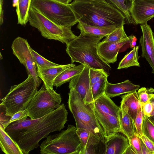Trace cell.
I'll use <instances>...</instances> for the list:
<instances>
[{
	"instance_id": "10",
	"label": "cell",
	"mask_w": 154,
	"mask_h": 154,
	"mask_svg": "<svg viewBox=\"0 0 154 154\" xmlns=\"http://www.w3.org/2000/svg\"><path fill=\"white\" fill-rule=\"evenodd\" d=\"M62 98L53 89L47 88L43 84L28 103L26 109L32 119L41 118L59 108Z\"/></svg>"
},
{
	"instance_id": "35",
	"label": "cell",
	"mask_w": 154,
	"mask_h": 154,
	"mask_svg": "<svg viewBox=\"0 0 154 154\" xmlns=\"http://www.w3.org/2000/svg\"><path fill=\"white\" fill-rule=\"evenodd\" d=\"M29 113L27 109L23 110L20 111L15 113L11 117L8 123V125L10 123L14 122L26 120L27 117H29Z\"/></svg>"
},
{
	"instance_id": "33",
	"label": "cell",
	"mask_w": 154,
	"mask_h": 154,
	"mask_svg": "<svg viewBox=\"0 0 154 154\" xmlns=\"http://www.w3.org/2000/svg\"><path fill=\"white\" fill-rule=\"evenodd\" d=\"M154 92V89L145 87H142L139 89L137 91L138 96L141 103H145L153 97Z\"/></svg>"
},
{
	"instance_id": "32",
	"label": "cell",
	"mask_w": 154,
	"mask_h": 154,
	"mask_svg": "<svg viewBox=\"0 0 154 154\" xmlns=\"http://www.w3.org/2000/svg\"><path fill=\"white\" fill-rule=\"evenodd\" d=\"M89 75L91 86L101 79L108 77L109 74L102 69L90 68Z\"/></svg>"
},
{
	"instance_id": "46",
	"label": "cell",
	"mask_w": 154,
	"mask_h": 154,
	"mask_svg": "<svg viewBox=\"0 0 154 154\" xmlns=\"http://www.w3.org/2000/svg\"><path fill=\"white\" fill-rule=\"evenodd\" d=\"M148 118L154 125V116L148 117Z\"/></svg>"
},
{
	"instance_id": "1",
	"label": "cell",
	"mask_w": 154,
	"mask_h": 154,
	"mask_svg": "<svg viewBox=\"0 0 154 154\" xmlns=\"http://www.w3.org/2000/svg\"><path fill=\"white\" fill-rule=\"evenodd\" d=\"M68 112L64 103L54 111L37 119L16 121L4 129L16 142L23 154L37 148L39 141L49 134L60 131L67 121Z\"/></svg>"
},
{
	"instance_id": "9",
	"label": "cell",
	"mask_w": 154,
	"mask_h": 154,
	"mask_svg": "<svg viewBox=\"0 0 154 154\" xmlns=\"http://www.w3.org/2000/svg\"><path fill=\"white\" fill-rule=\"evenodd\" d=\"M28 21L31 26L38 29L42 36L49 39L58 41L66 44L77 36L72 31L71 27L57 24L31 7Z\"/></svg>"
},
{
	"instance_id": "30",
	"label": "cell",
	"mask_w": 154,
	"mask_h": 154,
	"mask_svg": "<svg viewBox=\"0 0 154 154\" xmlns=\"http://www.w3.org/2000/svg\"><path fill=\"white\" fill-rule=\"evenodd\" d=\"M142 132L154 144V125L146 116L144 115Z\"/></svg>"
},
{
	"instance_id": "21",
	"label": "cell",
	"mask_w": 154,
	"mask_h": 154,
	"mask_svg": "<svg viewBox=\"0 0 154 154\" xmlns=\"http://www.w3.org/2000/svg\"><path fill=\"white\" fill-rule=\"evenodd\" d=\"M0 147L6 154H23L17 143L0 127Z\"/></svg>"
},
{
	"instance_id": "11",
	"label": "cell",
	"mask_w": 154,
	"mask_h": 154,
	"mask_svg": "<svg viewBox=\"0 0 154 154\" xmlns=\"http://www.w3.org/2000/svg\"><path fill=\"white\" fill-rule=\"evenodd\" d=\"M30 47L27 39L20 37L14 39L11 47L13 54L25 67L27 74L32 76L38 88L42 80L38 76L37 66Z\"/></svg>"
},
{
	"instance_id": "34",
	"label": "cell",
	"mask_w": 154,
	"mask_h": 154,
	"mask_svg": "<svg viewBox=\"0 0 154 154\" xmlns=\"http://www.w3.org/2000/svg\"><path fill=\"white\" fill-rule=\"evenodd\" d=\"M144 114L141 108L139 109L134 120L135 134L140 137L143 134L142 127L143 122Z\"/></svg>"
},
{
	"instance_id": "45",
	"label": "cell",
	"mask_w": 154,
	"mask_h": 154,
	"mask_svg": "<svg viewBox=\"0 0 154 154\" xmlns=\"http://www.w3.org/2000/svg\"><path fill=\"white\" fill-rule=\"evenodd\" d=\"M87 0H90V1H94L102 2H106L105 0H74V2H78V1H87Z\"/></svg>"
},
{
	"instance_id": "12",
	"label": "cell",
	"mask_w": 154,
	"mask_h": 154,
	"mask_svg": "<svg viewBox=\"0 0 154 154\" xmlns=\"http://www.w3.org/2000/svg\"><path fill=\"white\" fill-rule=\"evenodd\" d=\"M90 68L85 67L82 72L70 81L69 88L74 89L80 95L85 104L88 105L94 100L93 99L90 75Z\"/></svg>"
},
{
	"instance_id": "27",
	"label": "cell",
	"mask_w": 154,
	"mask_h": 154,
	"mask_svg": "<svg viewBox=\"0 0 154 154\" xmlns=\"http://www.w3.org/2000/svg\"><path fill=\"white\" fill-rule=\"evenodd\" d=\"M139 46L134 47L132 50L127 54L119 63L117 69H126L132 66H140L138 60Z\"/></svg>"
},
{
	"instance_id": "20",
	"label": "cell",
	"mask_w": 154,
	"mask_h": 154,
	"mask_svg": "<svg viewBox=\"0 0 154 154\" xmlns=\"http://www.w3.org/2000/svg\"><path fill=\"white\" fill-rule=\"evenodd\" d=\"M119 119L120 126V132L128 139L135 134V128L134 120L127 112L126 108L120 106Z\"/></svg>"
},
{
	"instance_id": "25",
	"label": "cell",
	"mask_w": 154,
	"mask_h": 154,
	"mask_svg": "<svg viewBox=\"0 0 154 154\" xmlns=\"http://www.w3.org/2000/svg\"><path fill=\"white\" fill-rule=\"evenodd\" d=\"M31 0H21L17 2L16 11L17 23L25 25L28 21Z\"/></svg>"
},
{
	"instance_id": "43",
	"label": "cell",
	"mask_w": 154,
	"mask_h": 154,
	"mask_svg": "<svg viewBox=\"0 0 154 154\" xmlns=\"http://www.w3.org/2000/svg\"><path fill=\"white\" fill-rule=\"evenodd\" d=\"M137 40V39L136 36L134 35H133V36L129 43L130 47L131 48H133L134 47L136 46Z\"/></svg>"
},
{
	"instance_id": "48",
	"label": "cell",
	"mask_w": 154,
	"mask_h": 154,
	"mask_svg": "<svg viewBox=\"0 0 154 154\" xmlns=\"http://www.w3.org/2000/svg\"><path fill=\"white\" fill-rule=\"evenodd\" d=\"M151 103L152 104L153 108H154V101H150Z\"/></svg>"
},
{
	"instance_id": "7",
	"label": "cell",
	"mask_w": 154,
	"mask_h": 154,
	"mask_svg": "<svg viewBox=\"0 0 154 154\" xmlns=\"http://www.w3.org/2000/svg\"><path fill=\"white\" fill-rule=\"evenodd\" d=\"M35 82L30 74L22 82L11 86L7 94L2 100L0 105L5 110V114L11 117L26 108L38 91Z\"/></svg>"
},
{
	"instance_id": "47",
	"label": "cell",
	"mask_w": 154,
	"mask_h": 154,
	"mask_svg": "<svg viewBox=\"0 0 154 154\" xmlns=\"http://www.w3.org/2000/svg\"><path fill=\"white\" fill-rule=\"evenodd\" d=\"M154 116V108L153 111H152V113H151L150 116Z\"/></svg>"
},
{
	"instance_id": "5",
	"label": "cell",
	"mask_w": 154,
	"mask_h": 154,
	"mask_svg": "<svg viewBox=\"0 0 154 154\" xmlns=\"http://www.w3.org/2000/svg\"><path fill=\"white\" fill-rule=\"evenodd\" d=\"M94 111L97 122L107 140L120 132L119 119L120 107L105 93L89 104Z\"/></svg>"
},
{
	"instance_id": "8",
	"label": "cell",
	"mask_w": 154,
	"mask_h": 154,
	"mask_svg": "<svg viewBox=\"0 0 154 154\" xmlns=\"http://www.w3.org/2000/svg\"><path fill=\"white\" fill-rule=\"evenodd\" d=\"M30 7L57 24L71 27L79 22L69 4L56 0H31Z\"/></svg>"
},
{
	"instance_id": "28",
	"label": "cell",
	"mask_w": 154,
	"mask_h": 154,
	"mask_svg": "<svg viewBox=\"0 0 154 154\" xmlns=\"http://www.w3.org/2000/svg\"><path fill=\"white\" fill-rule=\"evenodd\" d=\"M125 23H122L118 26L112 32L105 36L103 41L105 42H114L121 40L127 38L124 29Z\"/></svg>"
},
{
	"instance_id": "37",
	"label": "cell",
	"mask_w": 154,
	"mask_h": 154,
	"mask_svg": "<svg viewBox=\"0 0 154 154\" xmlns=\"http://www.w3.org/2000/svg\"><path fill=\"white\" fill-rule=\"evenodd\" d=\"M0 107V127L4 129L8 125V123L11 117L7 116L5 114V110L4 107L1 105Z\"/></svg>"
},
{
	"instance_id": "29",
	"label": "cell",
	"mask_w": 154,
	"mask_h": 154,
	"mask_svg": "<svg viewBox=\"0 0 154 154\" xmlns=\"http://www.w3.org/2000/svg\"><path fill=\"white\" fill-rule=\"evenodd\" d=\"M107 77L101 79L91 86L92 93L94 100L101 96L105 93Z\"/></svg>"
},
{
	"instance_id": "22",
	"label": "cell",
	"mask_w": 154,
	"mask_h": 154,
	"mask_svg": "<svg viewBox=\"0 0 154 154\" xmlns=\"http://www.w3.org/2000/svg\"><path fill=\"white\" fill-rule=\"evenodd\" d=\"M117 27L115 26L103 27L91 26L81 22H79L77 26L80 32L103 37L112 32Z\"/></svg>"
},
{
	"instance_id": "31",
	"label": "cell",
	"mask_w": 154,
	"mask_h": 154,
	"mask_svg": "<svg viewBox=\"0 0 154 154\" xmlns=\"http://www.w3.org/2000/svg\"><path fill=\"white\" fill-rule=\"evenodd\" d=\"M31 52L37 67H51L56 66L60 64L52 62L44 58L30 47Z\"/></svg>"
},
{
	"instance_id": "16",
	"label": "cell",
	"mask_w": 154,
	"mask_h": 154,
	"mask_svg": "<svg viewBox=\"0 0 154 154\" xmlns=\"http://www.w3.org/2000/svg\"><path fill=\"white\" fill-rule=\"evenodd\" d=\"M75 65L74 64L71 63L60 64L51 67H37V74L47 88L53 89V83L55 78L64 70Z\"/></svg>"
},
{
	"instance_id": "23",
	"label": "cell",
	"mask_w": 154,
	"mask_h": 154,
	"mask_svg": "<svg viewBox=\"0 0 154 154\" xmlns=\"http://www.w3.org/2000/svg\"><path fill=\"white\" fill-rule=\"evenodd\" d=\"M85 66L81 64L70 67L61 72L55 79L53 86L56 88L70 82L74 77L80 73L83 70Z\"/></svg>"
},
{
	"instance_id": "41",
	"label": "cell",
	"mask_w": 154,
	"mask_h": 154,
	"mask_svg": "<svg viewBox=\"0 0 154 154\" xmlns=\"http://www.w3.org/2000/svg\"><path fill=\"white\" fill-rule=\"evenodd\" d=\"M140 142L142 154H152L146 147L141 138Z\"/></svg>"
},
{
	"instance_id": "14",
	"label": "cell",
	"mask_w": 154,
	"mask_h": 154,
	"mask_svg": "<svg viewBox=\"0 0 154 154\" xmlns=\"http://www.w3.org/2000/svg\"><path fill=\"white\" fill-rule=\"evenodd\" d=\"M133 36V35H131L114 42H99L97 47L98 54L107 63H113L117 60V57L120 48L126 44L130 43Z\"/></svg>"
},
{
	"instance_id": "24",
	"label": "cell",
	"mask_w": 154,
	"mask_h": 154,
	"mask_svg": "<svg viewBox=\"0 0 154 154\" xmlns=\"http://www.w3.org/2000/svg\"><path fill=\"white\" fill-rule=\"evenodd\" d=\"M121 11L125 17L127 23L129 24H135L131 17L130 9L132 0H105Z\"/></svg>"
},
{
	"instance_id": "4",
	"label": "cell",
	"mask_w": 154,
	"mask_h": 154,
	"mask_svg": "<svg viewBox=\"0 0 154 154\" xmlns=\"http://www.w3.org/2000/svg\"><path fill=\"white\" fill-rule=\"evenodd\" d=\"M76 127L69 125L67 129L48 136L40 145L41 154H82V147Z\"/></svg>"
},
{
	"instance_id": "50",
	"label": "cell",
	"mask_w": 154,
	"mask_h": 154,
	"mask_svg": "<svg viewBox=\"0 0 154 154\" xmlns=\"http://www.w3.org/2000/svg\"><path fill=\"white\" fill-rule=\"evenodd\" d=\"M0 59H1H1H2V58H3V57H2V54H1V53H0Z\"/></svg>"
},
{
	"instance_id": "19",
	"label": "cell",
	"mask_w": 154,
	"mask_h": 154,
	"mask_svg": "<svg viewBox=\"0 0 154 154\" xmlns=\"http://www.w3.org/2000/svg\"><path fill=\"white\" fill-rule=\"evenodd\" d=\"M121 98L120 106L126 108L128 113L134 121L139 109L141 108L137 92L135 91L127 93L122 95Z\"/></svg>"
},
{
	"instance_id": "2",
	"label": "cell",
	"mask_w": 154,
	"mask_h": 154,
	"mask_svg": "<svg viewBox=\"0 0 154 154\" xmlns=\"http://www.w3.org/2000/svg\"><path fill=\"white\" fill-rule=\"evenodd\" d=\"M78 20L87 24L98 26L125 23V17L119 10L107 2L94 1L74 2L69 4Z\"/></svg>"
},
{
	"instance_id": "15",
	"label": "cell",
	"mask_w": 154,
	"mask_h": 154,
	"mask_svg": "<svg viewBox=\"0 0 154 154\" xmlns=\"http://www.w3.org/2000/svg\"><path fill=\"white\" fill-rule=\"evenodd\" d=\"M140 27L142 35L140 39L141 46L142 57L145 58L152 69L154 74V33L147 23L141 24Z\"/></svg>"
},
{
	"instance_id": "26",
	"label": "cell",
	"mask_w": 154,
	"mask_h": 154,
	"mask_svg": "<svg viewBox=\"0 0 154 154\" xmlns=\"http://www.w3.org/2000/svg\"><path fill=\"white\" fill-rule=\"evenodd\" d=\"M76 133L81 142L82 148H88L99 143L100 140L89 131L84 128L77 129Z\"/></svg>"
},
{
	"instance_id": "3",
	"label": "cell",
	"mask_w": 154,
	"mask_h": 154,
	"mask_svg": "<svg viewBox=\"0 0 154 154\" xmlns=\"http://www.w3.org/2000/svg\"><path fill=\"white\" fill-rule=\"evenodd\" d=\"M103 37L80 32L79 36L66 44V51L71 63L78 62L90 68L103 69L109 74L111 67L97 52L98 44Z\"/></svg>"
},
{
	"instance_id": "6",
	"label": "cell",
	"mask_w": 154,
	"mask_h": 154,
	"mask_svg": "<svg viewBox=\"0 0 154 154\" xmlns=\"http://www.w3.org/2000/svg\"><path fill=\"white\" fill-rule=\"evenodd\" d=\"M68 95V107L75 119L77 129H87L104 143L106 140L89 104H85L79 93L73 88L70 89Z\"/></svg>"
},
{
	"instance_id": "44",
	"label": "cell",
	"mask_w": 154,
	"mask_h": 154,
	"mask_svg": "<svg viewBox=\"0 0 154 154\" xmlns=\"http://www.w3.org/2000/svg\"><path fill=\"white\" fill-rule=\"evenodd\" d=\"M59 2L65 4H69L72 0H56Z\"/></svg>"
},
{
	"instance_id": "36",
	"label": "cell",
	"mask_w": 154,
	"mask_h": 154,
	"mask_svg": "<svg viewBox=\"0 0 154 154\" xmlns=\"http://www.w3.org/2000/svg\"><path fill=\"white\" fill-rule=\"evenodd\" d=\"M129 139V143L133 146L137 154H142L140 137L136 134Z\"/></svg>"
},
{
	"instance_id": "42",
	"label": "cell",
	"mask_w": 154,
	"mask_h": 154,
	"mask_svg": "<svg viewBox=\"0 0 154 154\" xmlns=\"http://www.w3.org/2000/svg\"><path fill=\"white\" fill-rule=\"evenodd\" d=\"M3 4V0H0V23L1 25L3 22V10L2 6Z\"/></svg>"
},
{
	"instance_id": "18",
	"label": "cell",
	"mask_w": 154,
	"mask_h": 154,
	"mask_svg": "<svg viewBox=\"0 0 154 154\" xmlns=\"http://www.w3.org/2000/svg\"><path fill=\"white\" fill-rule=\"evenodd\" d=\"M140 87L139 85L133 84L129 80L116 84L111 83L107 81L105 94L110 98L113 97L137 91Z\"/></svg>"
},
{
	"instance_id": "17",
	"label": "cell",
	"mask_w": 154,
	"mask_h": 154,
	"mask_svg": "<svg viewBox=\"0 0 154 154\" xmlns=\"http://www.w3.org/2000/svg\"><path fill=\"white\" fill-rule=\"evenodd\" d=\"M119 132L109 138L104 143L106 154H123L129 144L128 139Z\"/></svg>"
},
{
	"instance_id": "49",
	"label": "cell",
	"mask_w": 154,
	"mask_h": 154,
	"mask_svg": "<svg viewBox=\"0 0 154 154\" xmlns=\"http://www.w3.org/2000/svg\"><path fill=\"white\" fill-rule=\"evenodd\" d=\"M150 101H154V94L153 97L150 100Z\"/></svg>"
},
{
	"instance_id": "13",
	"label": "cell",
	"mask_w": 154,
	"mask_h": 154,
	"mask_svg": "<svg viewBox=\"0 0 154 154\" xmlns=\"http://www.w3.org/2000/svg\"><path fill=\"white\" fill-rule=\"evenodd\" d=\"M130 11L135 24L147 23L154 17V0H132Z\"/></svg>"
},
{
	"instance_id": "38",
	"label": "cell",
	"mask_w": 154,
	"mask_h": 154,
	"mask_svg": "<svg viewBox=\"0 0 154 154\" xmlns=\"http://www.w3.org/2000/svg\"><path fill=\"white\" fill-rule=\"evenodd\" d=\"M141 107L142 109L144 115L149 117L153 111L154 108L150 100L145 103H141Z\"/></svg>"
},
{
	"instance_id": "40",
	"label": "cell",
	"mask_w": 154,
	"mask_h": 154,
	"mask_svg": "<svg viewBox=\"0 0 154 154\" xmlns=\"http://www.w3.org/2000/svg\"><path fill=\"white\" fill-rule=\"evenodd\" d=\"M137 154L136 150L132 145L129 144L126 148L123 154Z\"/></svg>"
},
{
	"instance_id": "39",
	"label": "cell",
	"mask_w": 154,
	"mask_h": 154,
	"mask_svg": "<svg viewBox=\"0 0 154 154\" xmlns=\"http://www.w3.org/2000/svg\"><path fill=\"white\" fill-rule=\"evenodd\" d=\"M140 137L149 150L152 154H154V144L153 143L143 134Z\"/></svg>"
},
{
	"instance_id": "51",
	"label": "cell",
	"mask_w": 154,
	"mask_h": 154,
	"mask_svg": "<svg viewBox=\"0 0 154 154\" xmlns=\"http://www.w3.org/2000/svg\"><path fill=\"white\" fill-rule=\"evenodd\" d=\"M20 0H17V2L19 1H20Z\"/></svg>"
}]
</instances>
